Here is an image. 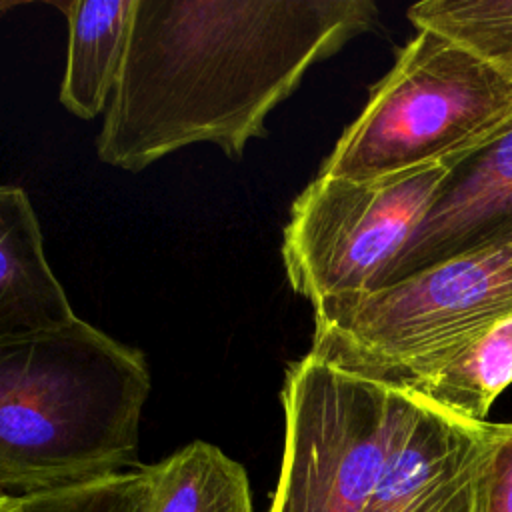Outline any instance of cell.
<instances>
[{
    "label": "cell",
    "mask_w": 512,
    "mask_h": 512,
    "mask_svg": "<svg viewBox=\"0 0 512 512\" xmlns=\"http://www.w3.org/2000/svg\"><path fill=\"white\" fill-rule=\"evenodd\" d=\"M504 246H512V122L450 162L426 214L374 290L430 266Z\"/></svg>",
    "instance_id": "7"
},
{
    "label": "cell",
    "mask_w": 512,
    "mask_h": 512,
    "mask_svg": "<svg viewBox=\"0 0 512 512\" xmlns=\"http://www.w3.org/2000/svg\"><path fill=\"white\" fill-rule=\"evenodd\" d=\"M144 472L146 512H254L244 466L210 442L194 440Z\"/></svg>",
    "instance_id": "11"
},
{
    "label": "cell",
    "mask_w": 512,
    "mask_h": 512,
    "mask_svg": "<svg viewBox=\"0 0 512 512\" xmlns=\"http://www.w3.org/2000/svg\"><path fill=\"white\" fill-rule=\"evenodd\" d=\"M406 16L416 28L456 40L512 76V0H424Z\"/></svg>",
    "instance_id": "13"
},
{
    "label": "cell",
    "mask_w": 512,
    "mask_h": 512,
    "mask_svg": "<svg viewBox=\"0 0 512 512\" xmlns=\"http://www.w3.org/2000/svg\"><path fill=\"white\" fill-rule=\"evenodd\" d=\"M22 4H28V0H0V12L18 8V6H22Z\"/></svg>",
    "instance_id": "17"
},
{
    "label": "cell",
    "mask_w": 512,
    "mask_h": 512,
    "mask_svg": "<svg viewBox=\"0 0 512 512\" xmlns=\"http://www.w3.org/2000/svg\"><path fill=\"white\" fill-rule=\"evenodd\" d=\"M54 6L68 18L60 102L78 118H96L120 78L136 0H70Z\"/></svg>",
    "instance_id": "10"
},
{
    "label": "cell",
    "mask_w": 512,
    "mask_h": 512,
    "mask_svg": "<svg viewBox=\"0 0 512 512\" xmlns=\"http://www.w3.org/2000/svg\"><path fill=\"white\" fill-rule=\"evenodd\" d=\"M376 16L370 0H136L98 158L140 172L210 142L238 160L308 68Z\"/></svg>",
    "instance_id": "1"
},
{
    "label": "cell",
    "mask_w": 512,
    "mask_h": 512,
    "mask_svg": "<svg viewBox=\"0 0 512 512\" xmlns=\"http://www.w3.org/2000/svg\"><path fill=\"white\" fill-rule=\"evenodd\" d=\"M508 384H512V316L404 388L450 414L484 422Z\"/></svg>",
    "instance_id": "12"
},
{
    "label": "cell",
    "mask_w": 512,
    "mask_h": 512,
    "mask_svg": "<svg viewBox=\"0 0 512 512\" xmlns=\"http://www.w3.org/2000/svg\"><path fill=\"white\" fill-rule=\"evenodd\" d=\"M474 512H512V422H488L474 488Z\"/></svg>",
    "instance_id": "15"
},
{
    "label": "cell",
    "mask_w": 512,
    "mask_h": 512,
    "mask_svg": "<svg viewBox=\"0 0 512 512\" xmlns=\"http://www.w3.org/2000/svg\"><path fill=\"white\" fill-rule=\"evenodd\" d=\"M416 30L318 174L370 180L452 162L512 122V76L448 36Z\"/></svg>",
    "instance_id": "3"
},
{
    "label": "cell",
    "mask_w": 512,
    "mask_h": 512,
    "mask_svg": "<svg viewBox=\"0 0 512 512\" xmlns=\"http://www.w3.org/2000/svg\"><path fill=\"white\" fill-rule=\"evenodd\" d=\"M76 314L50 268L28 194L0 186V338L68 324Z\"/></svg>",
    "instance_id": "9"
},
{
    "label": "cell",
    "mask_w": 512,
    "mask_h": 512,
    "mask_svg": "<svg viewBox=\"0 0 512 512\" xmlns=\"http://www.w3.org/2000/svg\"><path fill=\"white\" fill-rule=\"evenodd\" d=\"M148 394L144 354L78 316L0 338V492H50L136 466Z\"/></svg>",
    "instance_id": "2"
},
{
    "label": "cell",
    "mask_w": 512,
    "mask_h": 512,
    "mask_svg": "<svg viewBox=\"0 0 512 512\" xmlns=\"http://www.w3.org/2000/svg\"><path fill=\"white\" fill-rule=\"evenodd\" d=\"M20 508V496L0 492V512H18Z\"/></svg>",
    "instance_id": "16"
},
{
    "label": "cell",
    "mask_w": 512,
    "mask_h": 512,
    "mask_svg": "<svg viewBox=\"0 0 512 512\" xmlns=\"http://www.w3.org/2000/svg\"><path fill=\"white\" fill-rule=\"evenodd\" d=\"M284 454L268 512H366L414 392L312 352L286 370Z\"/></svg>",
    "instance_id": "5"
},
{
    "label": "cell",
    "mask_w": 512,
    "mask_h": 512,
    "mask_svg": "<svg viewBox=\"0 0 512 512\" xmlns=\"http://www.w3.org/2000/svg\"><path fill=\"white\" fill-rule=\"evenodd\" d=\"M512 316V246L314 306L310 352L404 388Z\"/></svg>",
    "instance_id": "4"
},
{
    "label": "cell",
    "mask_w": 512,
    "mask_h": 512,
    "mask_svg": "<svg viewBox=\"0 0 512 512\" xmlns=\"http://www.w3.org/2000/svg\"><path fill=\"white\" fill-rule=\"evenodd\" d=\"M450 162L370 180L318 174L294 200L282 258L312 306L370 292L434 200Z\"/></svg>",
    "instance_id": "6"
},
{
    "label": "cell",
    "mask_w": 512,
    "mask_h": 512,
    "mask_svg": "<svg viewBox=\"0 0 512 512\" xmlns=\"http://www.w3.org/2000/svg\"><path fill=\"white\" fill-rule=\"evenodd\" d=\"M144 466L94 482L20 496L18 512H146Z\"/></svg>",
    "instance_id": "14"
},
{
    "label": "cell",
    "mask_w": 512,
    "mask_h": 512,
    "mask_svg": "<svg viewBox=\"0 0 512 512\" xmlns=\"http://www.w3.org/2000/svg\"><path fill=\"white\" fill-rule=\"evenodd\" d=\"M414 396L366 512H474L488 422Z\"/></svg>",
    "instance_id": "8"
}]
</instances>
